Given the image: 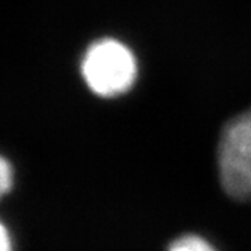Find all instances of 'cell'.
Here are the masks:
<instances>
[{"label":"cell","instance_id":"obj_1","mask_svg":"<svg viewBox=\"0 0 251 251\" xmlns=\"http://www.w3.org/2000/svg\"><path fill=\"white\" fill-rule=\"evenodd\" d=\"M81 74L88 88L102 98L123 95L134 85L137 62L120 41L103 38L91 44L81 60Z\"/></svg>","mask_w":251,"mask_h":251},{"label":"cell","instance_id":"obj_2","mask_svg":"<svg viewBox=\"0 0 251 251\" xmlns=\"http://www.w3.org/2000/svg\"><path fill=\"white\" fill-rule=\"evenodd\" d=\"M221 184L234 200L251 197V109L230 120L218 147Z\"/></svg>","mask_w":251,"mask_h":251},{"label":"cell","instance_id":"obj_3","mask_svg":"<svg viewBox=\"0 0 251 251\" xmlns=\"http://www.w3.org/2000/svg\"><path fill=\"white\" fill-rule=\"evenodd\" d=\"M168 251H216V249L201 236L184 234L172 242Z\"/></svg>","mask_w":251,"mask_h":251},{"label":"cell","instance_id":"obj_4","mask_svg":"<svg viewBox=\"0 0 251 251\" xmlns=\"http://www.w3.org/2000/svg\"><path fill=\"white\" fill-rule=\"evenodd\" d=\"M0 186H1V194L9 193L13 187V166L4 156L0 162Z\"/></svg>","mask_w":251,"mask_h":251},{"label":"cell","instance_id":"obj_5","mask_svg":"<svg viewBox=\"0 0 251 251\" xmlns=\"http://www.w3.org/2000/svg\"><path fill=\"white\" fill-rule=\"evenodd\" d=\"M0 239H1V251H13V242H11V236L9 234V230L6 227V225L1 224V234H0Z\"/></svg>","mask_w":251,"mask_h":251}]
</instances>
